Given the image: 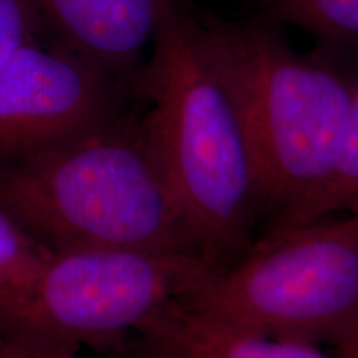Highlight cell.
I'll return each mask as SVG.
<instances>
[{
	"mask_svg": "<svg viewBox=\"0 0 358 358\" xmlns=\"http://www.w3.org/2000/svg\"><path fill=\"white\" fill-rule=\"evenodd\" d=\"M168 0H32L43 34L141 98L148 48ZM143 100V98H141Z\"/></svg>",
	"mask_w": 358,
	"mask_h": 358,
	"instance_id": "7",
	"label": "cell"
},
{
	"mask_svg": "<svg viewBox=\"0 0 358 358\" xmlns=\"http://www.w3.org/2000/svg\"><path fill=\"white\" fill-rule=\"evenodd\" d=\"M150 140L201 254L216 268L252 248L264 211L256 161L201 43L192 7L168 0L143 75Z\"/></svg>",
	"mask_w": 358,
	"mask_h": 358,
	"instance_id": "3",
	"label": "cell"
},
{
	"mask_svg": "<svg viewBox=\"0 0 358 358\" xmlns=\"http://www.w3.org/2000/svg\"><path fill=\"white\" fill-rule=\"evenodd\" d=\"M0 208L50 250L136 248L203 257L136 103L0 159Z\"/></svg>",
	"mask_w": 358,
	"mask_h": 358,
	"instance_id": "1",
	"label": "cell"
},
{
	"mask_svg": "<svg viewBox=\"0 0 358 358\" xmlns=\"http://www.w3.org/2000/svg\"><path fill=\"white\" fill-rule=\"evenodd\" d=\"M115 352H116L115 358H163V357L156 355V353H153L151 350H148V348L143 347L140 342L129 348L123 345V347L116 348Z\"/></svg>",
	"mask_w": 358,
	"mask_h": 358,
	"instance_id": "15",
	"label": "cell"
},
{
	"mask_svg": "<svg viewBox=\"0 0 358 358\" xmlns=\"http://www.w3.org/2000/svg\"><path fill=\"white\" fill-rule=\"evenodd\" d=\"M259 3L264 15L312 35L315 55L357 75L358 0H259Z\"/></svg>",
	"mask_w": 358,
	"mask_h": 358,
	"instance_id": "9",
	"label": "cell"
},
{
	"mask_svg": "<svg viewBox=\"0 0 358 358\" xmlns=\"http://www.w3.org/2000/svg\"><path fill=\"white\" fill-rule=\"evenodd\" d=\"M138 342L163 358H342L319 345L248 332L173 302L138 330Z\"/></svg>",
	"mask_w": 358,
	"mask_h": 358,
	"instance_id": "8",
	"label": "cell"
},
{
	"mask_svg": "<svg viewBox=\"0 0 358 358\" xmlns=\"http://www.w3.org/2000/svg\"><path fill=\"white\" fill-rule=\"evenodd\" d=\"M78 350V343L0 330V358H75Z\"/></svg>",
	"mask_w": 358,
	"mask_h": 358,
	"instance_id": "13",
	"label": "cell"
},
{
	"mask_svg": "<svg viewBox=\"0 0 358 358\" xmlns=\"http://www.w3.org/2000/svg\"><path fill=\"white\" fill-rule=\"evenodd\" d=\"M335 355L342 358H358V312L332 343Z\"/></svg>",
	"mask_w": 358,
	"mask_h": 358,
	"instance_id": "14",
	"label": "cell"
},
{
	"mask_svg": "<svg viewBox=\"0 0 358 358\" xmlns=\"http://www.w3.org/2000/svg\"><path fill=\"white\" fill-rule=\"evenodd\" d=\"M267 232L181 303L222 324L332 345L358 312V208Z\"/></svg>",
	"mask_w": 358,
	"mask_h": 358,
	"instance_id": "4",
	"label": "cell"
},
{
	"mask_svg": "<svg viewBox=\"0 0 358 358\" xmlns=\"http://www.w3.org/2000/svg\"><path fill=\"white\" fill-rule=\"evenodd\" d=\"M191 254L136 248L52 250L29 297L0 330L116 348L211 271Z\"/></svg>",
	"mask_w": 358,
	"mask_h": 358,
	"instance_id": "5",
	"label": "cell"
},
{
	"mask_svg": "<svg viewBox=\"0 0 358 358\" xmlns=\"http://www.w3.org/2000/svg\"><path fill=\"white\" fill-rule=\"evenodd\" d=\"M136 101L92 60L35 40L0 66V159L64 140Z\"/></svg>",
	"mask_w": 358,
	"mask_h": 358,
	"instance_id": "6",
	"label": "cell"
},
{
	"mask_svg": "<svg viewBox=\"0 0 358 358\" xmlns=\"http://www.w3.org/2000/svg\"><path fill=\"white\" fill-rule=\"evenodd\" d=\"M358 208V78L353 87L350 110H348L345 134L337 168L329 186L320 198L313 203L297 224L313 219L335 216V214L353 211ZM295 224V226H297Z\"/></svg>",
	"mask_w": 358,
	"mask_h": 358,
	"instance_id": "11",
	"label": "cell"
},
{
	"mask_svg": "<svg viewBox=\"0 0 358 358\" xmlns=\"http://www.w3.org/2000/svg\"><path fill=\"white\" fill-rule=\"evenodd\" d=\"M42 37L43 29L32 0H0V66Z\"/></svg>",
	"mask_w": 358,
	"mask_h": 358,
	"instance_id": "12",
	"label": "cell"
},
{
	"mask_svg": "<svg viewBox=\"0 0 358 358\" xmlns=\"http://www.w3.org/2000/svg\"><path fill=\"white\" fill-rule=\"evenodd\" d=\"M50 254L0 208V325L19 312Z\"/></svg>",
	"mask_w": 358,
	"mask_h": 358,
	"instance_id": "10",
	"label": "cell"
},
{
	"mask_svg": "<svg viewBox=\"0 0 358 358\" xmlns=\"http://www.w3.org/2000/svg\"><path fill=\"white\" fill-rule=\"evenodd\" d=\"M257 2H259V0H257Z\"/></svg>",
	"mask_w": 358,
	"mask_h": 358,
	"instance_id": "16",
	"label": "cell"
},
{
	"mask_svg": "<svg viewBox=\"0 0 358 358\" xmlns=\"http://www.w3.org/2000/svg\"><path fill=\"white\" fill-rule=\"evenodd\" d=\"M192 13L256 161L264 209L274 216L268 232L295 226L334 176L358 75L295 52L262 12L244 20Z\"/></svg>",
	"mask_w": 358,
	"mask_h": 358,
	"instance_id": "2",
	"label": "cell"
}]
</instances>
